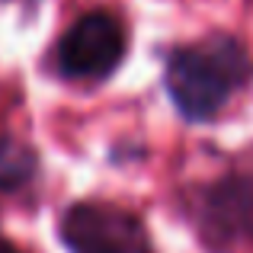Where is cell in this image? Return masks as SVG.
Wrapping results in <instances>:
<instances>
[{
	"instance_id": "cell-1",
	"label": "cell",
	"mask_w": 253,
	"mask_h": 253,
	"mask_svg": "<svg viewBox=\"0 0 253 253\" xmlns=\"http://www.w3.org/2000/svg\"><path fill=\"white\" fill-rule=\"evenodd\" d=\"M253 84V48L247 39L215 29L167 55L164 90L173 109L189 125L215 122L234 96Z\"/></svg>"
},
{
	"instance_id": "cell-2",
	"label": "cell",
	"mask_w": 253,
	"mask_h": 253,
	"mask_svg": "<svg viewBox=\"0 0 253 253\" xmlns=\"http://www.w3.org/2000/svg\"><path fill=\"white\" fill-rule=\"evenodd\" d=\"M196 237L209 253L253 247V173L228 170L202 183L189 202Z\"/></svg>"
},
{
	"instance_id": "cell-3",
	"label": "cell",
	"mask_w": 253,
	"mask_h": 253,
	"mask_svg": "<svg viewBox=\"0 0 253 253\" xmlns=\"http://www.w3.org/2000/svg\"><path fill=\"white\" fill-rule=\"evenodd\" d=\"M71 253H151V237L135 211L109 202H77L61 218Z\"/></svg>"
},
{
	"instance_id": "cell-4",
	"label": "cell",
	"mask_w": 253,
	"mask_h": 253,
	"mask_svg": "<svg viewBox=\"0 0 253 253\" xmlns=\"http://www.w3.org/2000/svg\"><path fill=\"white\" fill-rule=\"evenodd\" d=\"M128 36L112 13L93 10L81 16L58 42V71L74 81H103L122 64Z\"/></svg>"
},
{
	"instance_id": "cell-5",
	"label": "cell",
	"mask_w": 253,
	"mask_h": 253,
	"mask_svg": "<svg viewBox=\"0 0 253 253\" xmlns=\"http://www.w3.org/2000/svg\"><path fill=\"white\" fill-rule=\"evenodd\" d=\"M32 173V154L23 148H13L10 141H0V186H16Z\"/></svg>"
},
{
	"instance_id": "cell-6",
	"label": "cell",
	"mask_w": 253,
	"mask_h": 253,
	"mask_svg": "<svg viewBox=\"0 0 253 253\" xmlns=\"http://www.w3.org/2000/svg\"><path fill=\"white\" fill-rule=\"evenodd\" d=\"M0 253H19L13 244H6V241H0Z\"/></svg>"
}]
</instances>
